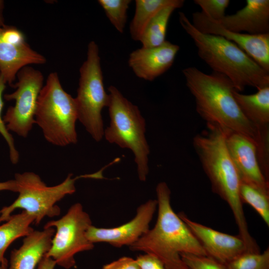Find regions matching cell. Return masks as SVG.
Here are the masks:
<instances>
[{"label":"cell","mask_w":269,"mask_h":269,"mask_svg":"<svg viewBox=\"0 0 269 269\" xmlns=\"http://www.w3.org/2000/svg\"><path fill=\"white\" fill-rule=\"evenodd\" d=\"M182 73L196 110L207 124L242 134L256 144L257 150L260 149L258 130L242 112L233 95L234 85L227 76L215 71L206 74L195 67L186 68Z\"/></svg>","instance_id":"obj_1"},{"label":"cell","mask_w":269,"mask_h":269,"mask_svg":"<svg viewBox=\"0 0 269 269\" xmlns=\"http://www.w3.org/2000/svg\"><path fill=\"white\" fill-rule=\"evenodd\" d=\"M158 216L154 227L130 246L133 251L152 255L164 264L166 269H189L181 254L207 256L189 228L173 211L170 190L164 182L156 188Z\"/></svg>","instance_id":"obj_2"},{"label":"cell","mask_w":269,"mask_h":269,"mask_svg":"<svg viewBox=\"0 0 269 269\" xmlns=\"http://www.w3.org/2000/svg\"><path fill=\"white\" fill-rule=\"evenodd\" d=\"M228 132L216 125L207 124L206 129L194 137L193 144L212 191L229 205L239 235L246 239L250 233L240 196L241 179L226 145Z\"/></svg>","instance_id":"obj_3"},{"label":"cell","mask_w":269,"mask_h":269,"mask_svg":"<svg viewBox=\"0 0 269 269\" xmlns=\"http://www.w3.org/2000/svg\"><path fill=\"white\" fill-rule=\"evenodd\" d=\"M179 21L193 39L199 57L213 71L227 76L236 91L242 92L246 86L258 90L269 86V72L236 44L222 36L201 32L182 12H179Z\"/></svg>","instance_id":"obj_4"},{"label":"cell","mask_w":269,"mask_h":269,"mask_svg":"<svg viewBox=\"0 0 269 269\" xmlns=\"http://www.w3.org/2000/svg\"><path fill=\"white\" fill-rule=\"evenodd\" d=\"M103 171L102 169L94 173L74 178L70 173L63 182L53 186H47L40 176L34 172L16 173L14 180L18 196L12 204L0 210V223L7 221L16 209H22L33 216L36 225L46 216H58L60 209L56 203L66 195L75 192L76 181L82 178L102 179Z\"/></svg>","instance_id":"obj_5"},{"label":"cell","mask_w":269,"mask_h":269,"mask_svg":"<svg viewBox=\"0 0 269 269\" xmlns=\"http://www.w3.org/2000/svg\"><path fill=\"white\" fill-rule=\"evenodd\" d=\"M77 120L75 99L64 91L58 74L51 73L38 98L35 123L41 128L48 142L65 146L77 142Z\"/></svg>","instance_id":"obj_6"},{"label":"cell","mask_w":269,"mask_h":269,"mask_svg":"<svg viewBox=\"0 0 269 269\" xmlns=\"http://www.w3.org/2000/svg\"><path fill=\"white\" fill-rule=\"evenodd\" d=\"M110 125L104 130L106 139L132 151L138 178L145 181L148 173L149 147L145 136V121L136 105L115 86L108 88Z\"/></svg>","instance_id":"obj_7"},{"label":"cell","mask_w":269,"mask_h":269,"mask_svg":"<svg viewBox=\"0 0 269 269\" xmlns=\"http://www.w3.org/2000/svg\"><path fill=\"white\" fill-rule=\"evenodd\" d=\"M80 79L75 99L78 120L92 138L100 141L104 135L102 110L108 107L110 97L105 91L99 49L95 41L88 45L87 59L80 68Z\"/></svg>","instance_id":"obj_8"},{"label":"cell","mask_w":269,"mask_h":269,"mask_svg":"<svg viewBox=\"0 0 269 269\" xmlns=\"http://www.w3.org/2000/svg\"><path fill=\"white\" fill-rule=\"evenodd\" d=\"M91 225L90 216L84 211L82 205L79 203L73 204L61 218L49 221L44 225V228H55L51 247L45 256L64 269L75 267V255L94 247L86 236Z\"/></svg>","instance_id":"obj_9"},{"label":"cell","mask_w":269,"mask_h":269,"mask_svg":"<svg viewBox=\"0 0 269 269\" xmlns=\"http://www.w3.org/2000/svg\"><path fill=\"white\" fill-rule=\"evenodd\" d=\"M18 81L12 87L14 92L4 95L6 100H14L3 117L8 131L26 137L35 124L37 101L42 88L43 76L38 70L26 66L17 73Z\"/></svg>","instance_id":"obj_10"},{"label":"cell","mask_w":269,"mask_h":269,"mask_svg":"<svg viewBox=\"0 0 269 269\" xmlns=\"http://www.w3.org/2000/svg\"><path fill=\"white\" fill-rule=\"evenodd\" d=\"M46 59L30 48L21 31L13 26L0 27V74L12 87L16 75L29 64H41Z\"/></svg>","instance_id":"obj_11"},{"label":"cell","mask_w":269,"mask_h":269,"mask_svg":"<svg viewBox=\"0 0 269 269\" xmlns=\"http://www.w3.org/2000/svg\"><path fill=\"white\" fill-rule=\"evenodd\" d=\"M192 23L203 33L220 36L233 42L269 72V34L252 35L230 31L201 12L192 13Z\"/></svg>","instance_id":"obj_12"},{"label":"cell","mask_w":269,"mask_h":269,"mask_svg":"<svg viewBox=\"0 0 269 269\" xmlns=\"http://www.w3.org/2000/svg\"><path fill=\"white\" fill-rule=\"evenodd\" d=\"M157 206L156 200L150 199L137 209L129 222L115 228H97L91 225L86 236L92 243L104 242L115 247L131 246L149 230V225Z\"/></svg>","instance_id":"obj_13"},{"label":"cell","mask_w":269,"mask_h":269,"mask_svg":"<svg viewBox=\"0 0 269 269\" xmlns=\"http://www.w3.org/2000/svg\"><path fill=\"white\" fill-rule=\"evenodd\" d=\"M178 215L197 239L207 256L226 265L248 252L244 241L239 235H231L193 221L183 212Z\"/></svg>","instance_id":"obj_14"},{"label":"cell","mask_w":269,"mask_h":269,"mask_svg":"<svg viewBox=\"0 0 269 269\" xmlns=\"http://www.w3.org/2000/svg\"><path fill=\"white\" fill-rule=\"evenodd\" d=\"M226 145L241 181L269 190V182L260 167L256 144L242 134L228 132Z\"/></svg>","instance_id":"obj_15"},{"label":"cell","mask_w":269,"mask_h":269,"mask_svg":"<svg viewBox=\"0 0 269 269\" xmlns=\"http://www.w3.org/2000/svg\"><path fill=\"white\" fill-rule=\"evenodd\" d=\"M179 46L168 41L154 47H141L131 52L128 63L138 78L153 81L172 65Z\"/></svg>","instance_id":"obj_16"},{"label":"cell","mask_w":269,"mask_h":269,"mask_svg":"<svg viewBox=\"0 0 269 269\" xmlns=\"http://www.w3.org/2000/svg\"><path fill=\"white\" fill-rule=\"evenodd\" d=\"M216 21L225 29L236 32L269 34V0H247L243 8Z\"/></svg>","instance_id":"obj_17"},{"label":"cell","mask_w":269,"mask_h":269,"mask_svg":"<svg viewBox=\"0 0 269 269\" xmlns=\"http://www.w3.org/2000/svg\"><path fill=\"white\" fill-rule=\"evenodd\" d=\"M55 232L53 227L44 228L24 237L22 245L11 252L8 269H35L50 249Z\"/></svg>","instance_id":"obj_18"},{"label":"cell","mask_w":269,"mask_h":269,"mask_svg":"<svg viewBox=\"0 0 269 269\" xmlns=\"http://www.w3.org/2000/svg\"><path fill=\"white\" fill-rule=\"evenodd\" d=\"M234 97L245 117L258 130L261 138H269V86L253 94L245 95L234 89Z\"/></svg>","instance_id":"obj_19"},{"label":"cell","mask_w":269,"mask_h":269,"mask_svg":"<svg viewBox=\"0 0 269 269\" xmlns=\"http://www.w3.org/2000/svg\"><path fill=\"white\" fill-rule=\"evenodd\" d=\"M184 3L183 0H136L134 14L130 25L132 38L139 41L149 22L161 9L170 5L180 8Z\"/></svg>","instance_id":"obj_20"},{"label":"cell","mask_w":269,"mask_h":269,"mask_svg":"<svg viewBox=\"0 0 269 269\" xmlns=\"http://www.w3.org/2000/svg\"><path fill=\"white\" fill-rule=\"evenodd\" d=\"M35 218L25 211L11 215L5 223L0 225V264L9 246L17 239L25 237L34 229L30 225Z\"/></svg>","instance_id":"obj_21"},{"label":"cell","mask_w":269,"mask_h":269,"mask_svg":"<svg viewBox=\"0 0 269 269\" xmlns=\"http://www.w3.org/2000/svg\"><path fill=\"white\" fill-rule=\"evenodd\" d=\"M176 6L170 5L161 9L151 20L145 28L139 41L142 47H154L161 45L165 41L168 23Z\"/></svg>","instance_id":"obj_22"},{"label":"cell","mask_w":269,"mask_h":269,"mask_svg":"<svg viewBox=\"0 0 269 269\" xmlns=\"http://www.w3.org/2000/svg\"><path fill=\"white\" fill-rule=\"evenodd\" d=\"M239 192L242 203L251 205L269 227V190L241 181Z\"/></svg>","instance_id":"obj_23"},{"label":"cell","mask_w":269,"mask_h":269,"mask_svg":"<svg viewBox=\"0 0 269 269\" xmlns=\"http://www.w3.org/2000/svg\"><path fill=\"white\" fill-rule=\"evenodd\" d=\"M110 22L120 33H123L127 21V11L131 0H99Z\"/></svg>","instance_id":"obj_24"},{"label":"cell","mask_w":269,"mask_h":269,"mask_svg":"<svg viewBox=\"0 0 269 269\" xmlns=\"http://www.w3.org/2000/svg\"><path fill=\"white\" fill-rule=\"evenodd\" d=\"M225 266L226 269H269V248L263 253L246 252Z\"/></svg>","instance_id":"obj_25"},{"label":"cell","mask_w":269,"mask_h":269,"mask_svg":"<svg viewBox=\"0 0 269 269\" xmlns=\"http://www.w3.org/2000/svg\"><path fill=\"white\" fill-rule=\"evenodd\" d=\"M194 2L202 9L201 12L207 17L219 21L225 16L229 0H194Z\"/></svg>","instance_id":"obj_26"},{"label":"cell","mask_w":269,"mask_h":269,"mask_svg":"<svg viewBox=\"0 0 269 269\" xmlns=\"http://www.w3.org/2000/svg\"><path fill=\"white\" fill-rule=\"evenodd\" d=\"M180 256L189 269H226L225 265L207 256L185 253Z\"/></svg>","instance_id":"obj_27"},{"label":"cell","mask_w":269,"mask_h":269,"mask_svg":"<svg viewBox=\"0 0 269 269\" xmlns=\"http://www.w3.org/2000/svg\"><path fill=\"white\" fill-rule=\"evenodd\" d=\"M5 83L3 77L0 74V134L3 136L8 144L9 157L11 163L16 164L19 161V153L15 148L13 138L9 133L3 119L1 118V112L3 107L2 95L5 88Z\"/></svg>","instance_id":"obj_28"},{"label":"cell","mask_w":269,"mask_h":269,"mask_svg":"<svg viewBox=\"0 0 269 269\" xmlns=\"http://www.w3.org/2000/svg\"><path fill=\"white\" fill-rule=\"evenodd\" d=\"M136 260L140 269H166L160 260L150 254L139 255Z\"/></svg>","instance_id":"obj_29"},{"label":"cell","mask_w":269,"mask_h":269,"mask_svg":"<svg viewBox=\"0 0 269 269\" xmlns=\"http://www.w3.org/2000/svg\"><path fill=\"white\" fill-rule=\"evenodd\" d=\"M102 269H140L136 259L123 257L104 265Z\"/></svg>","instance_id":"obj_30"},{"label":"cell","mask_w":269,"mask_h":269,"mask_svg":"<svg viewBox=\"0 0 269 269\" xmlns=\"http://www.w3.org/2000/svg\"><path fill=\"white\" fill-rule=\"evenodd\" d=\"M56 265L55 261L44 256L38 264L37 269H54Z\"/></svg>","instance_id":"obj_31"},{"label":"cell","mask_w":269,"mask_h":269,"mask_svg":"<svg viewBox=\"0 0 269 269\" xmlns=\"http://www.w3.org/2000/svg\"><path fill=\"white\" fill-rule=\"evenodd\" d=\"M8 190L17 192V186L14 179L0 182V191Z\"/></svg>","instance_id":"obj_32"},{"label":"cell","mask_w":269,"mask_h":269,"mask_svg":"<svg viewBox=\"0 0 269 269\" xmlns=\"http://www.w3.org/2000/svg\"><path fill=\"white\" fill-rule=\"evenodd\" d=\"M3 1L0 0V27H3L5 26L4 23V19L2 15V11L4 7Z\"/></svg>","instance_id":"obj_33"},{"label":"cell","mask_w":269,"mask_h":269,"mask_svg":"<svg viewBox=\"0 0 269 269\" xmlns=\"http://www.w3.org/2000/svg\"><path fill=\"white\" fill-rule=\"evenodd\" d=\"M8 261L4 258L0 264V269H8Z\"/></svg>","instance_id":"obj_34"}]
</instances>
